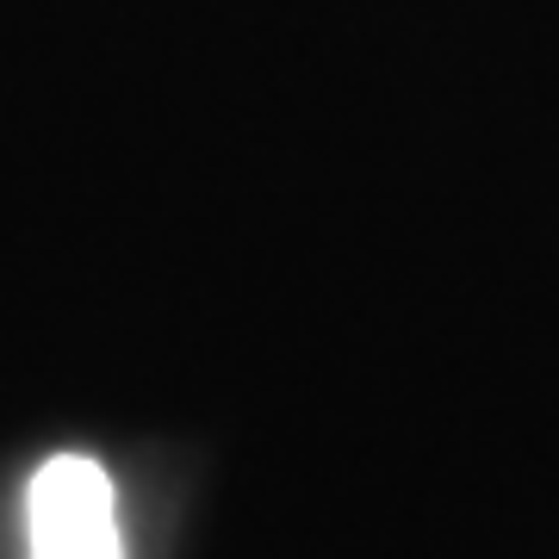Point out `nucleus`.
<instances>
[{
  "label": "nucleus",
  "instance_id": "nucleus-1",
  "mask_svg": "<svg viewBox=\"0 0 559 559\" xmlns=\"http://www.w3.org/2000/svg\"><path fill=\"white\" fill-rule=\"evenodd\" d=\"M32 559H124L112 485L87 454H57L25 491Z\"/></svg>",
  "mask_w": 559,
  "mask_h": 559
}]
</instances>
